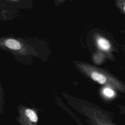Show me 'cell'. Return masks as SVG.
<instances>
[{"label":"cell","mask_w":125,"mask_h":125,"mask_svg":"<svg viewBox=\"0 0 125 125\" xmlns=\"http://www.w3.org/2000/svg\"><path fill=\"white\" fill-rule=\"evenodd\" d=\"M103 92H104V94L107 96V97H112L114 95V91L109 88H105L104 89V91H103Z\"/></svg>","instance_id":"5b68a950"},{"label":"cell","mask_w":125,"mask_h":125,"mask_svg":"<svg viewBox=\"0 0 125 125\" xmlns=\"http://www.w3.org/2000/svg\"><path fill=\"white\" fill-rule=\"evenodd\" d=\"M97 43L99 48L103 50H108L110 48V44L109 42L104 38H100L98 39Z\"/></svg>","instance_id":"7a4b0ae2"},{"label":"cell","mask_w":125,"mask_h":125,"mask_svg":"<svg viewBox=\"0 0 125 125\" xmlns=\"http://www.w3.org/2000/svg\"></svg>","instance_id":"8992f818"},{"label":"cell","mask_w":125,"mask_h":125,"mask_svg":"<svg viewBox=\"0 0 125 125\" xmlns=\"http://www.w3.org/2000/svg\"><path fill=\"white\" fill-rule=\"evenodd\" d=\"M5 44L7 47L13 50H19L21 47L19 42L13 39L7 40L5 42Z\"/></svg>","instance_id":"3957f363"},{"label":"cell","mask_w":125,"mask_h":125,"mask_svg":"<svg viewBox=\"0 0 125 125\" xmlns=\"http://www.w3.org/2000/svg\"><path fill=\"white\" fill-rule=\"evenodd\" d=\"M38 117L33 110L27 108L20 115L19 122L21 125H36Z\"/></svg>","instance_id":"6da1fadb"},{"label":"cell","mask_w":125,"mask_h":125,"mask_svg":"<svg viewBox=\"0 0 125 125\" xmlns=\"http://www.w3.org/2000/svg\"><path fill=\"white\" fill-rule=\"evenodd\" d=\"M91 77L93 80L97 81L100 84L104 83L106 81V79L104 76L96 72H92L91 73Z\"/></svg>","instance_id":"277c9868"}]
</instances>
